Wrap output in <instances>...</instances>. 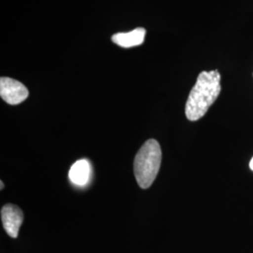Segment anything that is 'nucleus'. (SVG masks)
I'll return each mask as SVG.
<instances>
[{"label": "nucleus", "mask_w": 253, "mask_h": 253, "mask_svg": "<svg viewBox=\"0 0 253 253\" xmlns=\"http://www.w3.org/2000/svg\"><path fill=\"white\" fill-rule=\"evenodd\" d=\"M220 79L221 76L217 70L202 72L198 75L185 108L186 117L190 121H197L203 118L217 100L221 91Z\"/></svg>", "instance_id": "nucleus-1"}, {"label": "nucleus", "mask_w": 253, "mask_h": 253, "mask_svg": "<svg viewBox=\"0 0 253 253\" xmlns=\"http://www.w3.org/2000/svg\"><path fill=\"white\" fill-rule=\"evenodd\" d=\"M163 152L159 142L149 139L136 154L133 170L136 181L142 189H148L156 179L162 164Z\"/></svg>", "instance_id": "nucleus-2"}, {"label": "nucleus", "mask_w": 253, "mask_h": 253, "mask_svg": "<svg viewBox=\"0 0 253 253\" xmlns=\"http://www.w3.org/2000/svg\"><path fill=\"white\" fill-rule=\"evenodd\" d=\"M28 95V89L21 82L9 77H1L0 96L7 103L17 105L27 100Z\"/></svg>", "instance_id": "nucleus-3"}, {"label": "nucleus", "mask_w": 253, "mask_h": 253, "mask_svg": "<svg viewBox=\"0 0 253 253\" xmlns=\"http://www.w3.org/2000/svg\"><path fill=\"white\" fill-rule=\"evenodd\" d=\"M1 220L7 234L12 238H16L24 220V214L17 206L7 204L1 209Z\"/></svg>", "instance_id": "nucleus-4"}, {"label": "nucleus", "mask_w": 253, "mask_h": 253, "mask_svg": "<svg viewBox=\"0 0 253 253\" xmlns=\"http://www.w3.org/2000/svg\"><path fill=\"white\" fill-rule=\"evenodd\" d=\"M146 30L143 27H138L132 31L126 33H117L112 37L113 42L123 48H131L141 45L145 42Z\"/></svg>", "instance_id": "nucleus-5"}, {"label": "nucleus", "mask_w": 253, "mask_h": 253, "mask_svg": "<svg viewBox=\"0 0 253 253\" xmlns=\"http://www.w3.org/2000/svg\"><path fill=\"white\" fill-rule=\"evenodd\" d=\"M70 179L78 186H84L87 183L90 175V164L86 160L77 161L70 170Z\"/></svg>", "instance_id": "nucleus-6"}, {"label": "nucleus", "mask_w": 253, "mask_h": 253, "mask_svg": "<svg viewBox=\"0 0 253 253\" xmlns=\"http://www.w3.org/2000/svg\"><path fill=\"white\" fill-rule=\"evenodd\" d=\"M250 168H251L252 171H253V159L251 160V162H250Z\"/></svg>", "instance_id": "nucleus-7"}, {"label": "nucleus", "mask_w": 253, "mask_h": 253, "mask_svg": "<svg viewBox=\"0 0 253 253\" xmlns=\"http://www.w3.org/2000/svg\"><path fill=\"white\" fill-rule=\"evenodd\" d=\"M0 183H1V190H3V182H2V181H1V182H0Z\"/></svg>", "instance_id": "nucleus-8"}]
</instances>
